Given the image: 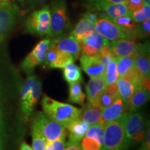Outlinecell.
Returning <instances> with one entry per match:
<instances>
[{"label":"cell","instance_id":"obj_1","mask_svg":"<svg viewBox=\"0 0 150 150\" xmlns=\"http://www.w3.org/2000/svg\"><path fill=\"white\" fill-rule=\"evenodd\" d=\"M42 93L40 80L33 72L28 75L20 91V110L24 120H28L32 115L35 105Z\"/></svg>","mask_w":150,"mask_h":150},{"label":"cell","instance_id":"obj_2","mask_svg":"<svg viewBox=\"0 0 150 150\" xmlns=\"http://www.w3.org/2000/svg\"><path fill=\"white\" fill-rule=\"evenodd\" d=\"M41 104L43 112L49 117L65 127L79 119L81 111L72 105L58 102L46 95L42 97Z\"/></svg>","mask_w":150,"mask_h":150},{"label":"cell","instance_id":"obj_3","mask_svg":"<svg viewBox=\"0 0 150 150\" xmlns=\"http://www.w3.org/2000/svg\"><path fill=\"white\" fill-rule=\"evenodd\" d=\"M125 136L129 146L138 145L143 138L149 120L142 114L136 112H127L121 117Z\"/></svg>","mask_w":150,"mask_h":150},{"label":"cell","instance_id":"obj_4","mask_svg":"<svg viewBox=\"0 0 150 150\" xmlns=\"http://www.w3.org/2000/svg\"><path fill=\"white\" fill-rule=\"evenodd\" d=\"M129 147L121 117L104 125V142L100 150H128Z\"/></svg>","mask_w":150,"mask_h":150},{"label":"cell","instance_id":"obj_5","mask_svg":"<svg viewBox=\"0 0 150 150\" xmlns=\"http://www.w3.org/2000/svg\"><path fill=\"white\" fill-rule=\"evenodd\" d=\"M31 125L40 131L47 142L54 141L67 134L65 126L54 121L44 112H35L33 116Z\"/></svg>","mask_w":150,"mask_h":150},{"label":"cell","instance_id":"obj_6","mask_svg":"<svg viewBox=\"0 0 150 150\" xmlns=\"http://www.w3.org/2000/svg\"><path fill=\"white\" fill-rule=\"evenodd\" d=\"M50 8V35L59 37L69 27L70 20L65 0H53Z\"/></svg>","mask_w":150,"mask_h":150},{"label":"cell","instance_id":"obj_7","mask_svg":"<svg viewBox=\"0 0 150 150\" xmlns=\"http://www.w3.org/2000/svg\"><path fill=\"white\" fill-rule=\"evenodd\" d=\"M26 32L45 36L50 35V8L49 6L33 12L25 21Z\"/></svg>","mask_w":150,"mask_h":150},{"label":"cell","instance_id":"obj_8","mask_svg":"<svg viewBox=\"0 0 150 150\" xmlns=\"http://www.w3.org/2000/svg\"><path fill=\"white\" fill-rule=\"evenodd\" d=\"M19 7L11 1H0V43L5 40L16 24Z\"/></svg>","mask_w":150,"mask_h":150},{"label":"cell","instance_id":"obj_9","mask_svg":"<svg viewBox=\"0 0 150 150\" xmlns=\"http://www.w3.org/2000/svg\"><path fill=\"white\" fill-rule=\"evenodd\" d=\"M51 41L52 40L49 38L40 40L32 51L26 56L21 63V68L24 72L29 74L33 72L35 67L44 63Z\"/></svg>","mask_w":150,"mask_h":150},{"label":"cell","instance_id":"obj_10","mask_svg":"<svg viewBox=\"0 0 150 150\" xmlns=\"http://www.w3.org/2000/svg\"><path fill=\"white\" fill-rule=\"evenodd\" d=\"M94 29L109 42L125 38L121 29L113 22L108 19L97 18Z\"/></svg>","mask_w":150,"mask_h":150},{"label":"cell","instance_id":"obj_11","mask_svg":"<svg viewBox=\"0 0 150 150\" xmlns=\"http://www.w3.org/2000/svg\"><path fill=\"white\" fill-rule=\"evenodd\" d=\"M108 42L109 41L93 31L80 42L82 54L88 56H98L103 46Z\"/></svg>","mask_w":150,"mask_h":150},{"label":"cell","instance_id":"obj_12","mask_svg":"<svg viewBox=\"0 0 150 150\" xmlns=\"http://www.w3.org/2000/svg\"><path fill=\"white\" fill-rule=\"evenodd\" d=\"M135 65L137 70L144 78L149 79L150 63H149V43L138 44L134 55Z\"/></svg>","mask_w":150,"mask_h":150},{"label":"cell","instance_id":"obj_13","mask_svg":"<svg viewBox=\"0 0 150 150\" xmlns=\"http://www.w3.org/2000/svg\"><path fill=\"white\" fill-rule=\"evenodd\" d=\"M80 62L81 68L91 78L104 76L105 65L99 59L98 56H88L81 54Z\"/></svg>","mask_w":150,"mask_h":150},{"label":"cell","instance_id":"obj_14","mask_svg":"<svg viewBox=\"0 0 150 150\" xmlns=\"http://www.w3.org/2000/svg\"><path fill=\"white\" fill-rule=\"evenodd\" d=\"M137 45L136 40L121 38L110 42V48L114 57L117 59L134 56Z\"/></svg>","mask_w":150,"mask_h":150},{"label":"cell","instance_id":"obj_15","mask_svg":"<svg viewBox=\"0 0 150 150\" xmlns=\"http://www.w3.org/2000/svg\"><path fill=\"white\" fill-rule=\"evenodd\" d=\"M104 76L92 77L86 86V97L88 102L93 104H98V100L101 94L106 88Z\"/></svg>","mask_w":150,"mask_h":150},{"label":"cell","instance_id":"obj_16","mask_svg":"<svg viewBox=\"0 0 150 150\" xmlns=\"http://www.w3.org/2000/svg\"><path fill=\"white\" fill-rule=\"evenodd\" d=\"M127 112V108L122 100L118 98L110 106L102 110V118L104 125L120 119Z\"/></svg>","mask_w":150,"mask_h":150},{"label":"cell","instance_id":"obj_17","mask_svg":"<svg viewBox=\"0 0 150 150\" xmlns=\"http://www.w3.org/2000/svg\"><path fill=\"white\" fill-rule=\"evenodd\" d=\"M58 50L61 52H67L73 56L75 61L78 59L81 52L80 42H78L72 35L54 39Z\"/></svg>","mask_w":150,"mask_h":150},{"label":"cell","instance_id":"obj_18","mask_svg":"<svg viewBox=\"0 0 150 150\" xmlns=\"http://www.w3.org/2000/svg\"><path fill=\"white\" fill-rule=\"evenodd\" d=\"M102 108L99 104L88 102L81 109L79 119L88 124L90 126L98 123H103L102 118Z\"/></svg>","mask_w":150,"mask_h":150},{"label":"cell","instance_id":"obj_19","mask_svg":"<svg viewBox=\"0 0 150 150\" xmlns=\"http://www.w3.org/2000/svg\"><path fill=\"white\" fill-rule=\"evenodd\" d=\"M99 16L98 18L108 19L113 20L120 17L125 16H130L131 12L128 7L125 3L110 4L105 6L102 10L99 12Z\"/></svg>","mask_w":150,"mask_h":150},{"label":"cell","instance_id":"obj_20","mask_svg":"<svg viewBox=\"0 0 150 150\" xmlns=\"http://www.w3.org/2000/svg\"><path fill=\"white\" fill-rule=\"evenodd\" d=\"M112 22L121 29L125 38L133 40H136L138 38L136 31V23L130 16L120 17L112 20Z\"/></svg>","mask_w":150,"mask_h":150},{"label":"cell","instance_id":"obj_21","mask_svg":"<svg viewBox=\"0 0 150 150\" xmlns=\"http://www.w3.org/2000/svg\"><path fill=\"white\" fill-rule=\"evenodd\" d=\"M149 90L139 88L134 91L127 105V112H136L149 99Z\"/></svg>","mask_w":150,"mask_h":150},{"label":"cell","instance_id":"obj_22","mask_svg":"<svg viewBox=\"0 0 150 150\" xmlns=\"http://www.w3.org/2000/svg\"><path fill=\"white\" fill-rule=\"evenodd\" d=\"M89 127L88 124L82 121L79 118L70 122L65 127L67 130L69 131V140L81 142L85 136Z\"/></svg>","mask_w":150,"mask_h":150},{"label":"cell","instance_id":"obj_23","mask_svg":"<svg viewBox=\"0 0 150 150\" xmlns=\"http://www.w3.org/2000/svg\"><path fill=\"white\" fill-rule=\"evenodd\" d=\"M95 22L83 16L71 32V35L81 42L91 32L95 31Z\"/></svg>","mask_w":150,"mask_h":150},{"label":"cell","instance_id":"obj_24","mask_svg":"<svg viewBox=\"0 0 150 150\" xmlns=\"http://www.w3.org/2000/svg\"><path fill=\"white\" fill-rule=\"evenodd\" d=\"M116 85L117 87L120 98L122 100L127 108V103L129 102V99L136 90V87L131 81V80L126 76L118 78L116 81Z\"/></svg>","mask_w":150,"mask_h":150},{"label":"cell","instance_id":"obj_25","mask_svg":"<svg viewBox=\"0 0 150 150\" xmlns=\"http://www.w3.org/2000/svg\"><path fill=\"white\" fill-rule=\"evenodd\" d=\"M119 94L116 83L112 85L106 86V88L101 94L98 100L99 106L103 108H105L111 105L119 98Z\"/></svg>","mask_w":150,"mask_h":150},{"label":"cell","instance_id":"obj_26","mask_svg":"<svg viewBox=\"0 0 150 150\" xmlns=\"http://www.w3.org/2000/svg\"><path fill=\"white\" fill-rule=\"evenodd\" d=\"M136 68L134 56L117 58V70L118 78L124 77Z\"/></svg>","mask_w":150,"mask_h":150},{"label":"cell","instance_id":"obj_27","mask_svg":"<svg viewBox=\"0 0 150 150\" xmlns=\"http://www.w3.org/2000/svg\"><path fill=\"white\" fill-rule=\"evenodd\" d=\"M63 76L69 83L81 81V72L80 67L74 64V62L67 64L63 67Z\"/></svg>","mask_w":150,"mask_h":150},{"label":"cell","instance_id":"obj_28","mask_svg":"<svg viewBox=\"0 0 150 150\" xmlns=\"http://www.w3.org/2000/svg\"><path fill=\"white\" fill-rule=\"evenodd\" d=\"M104 79L106 86L116 83L118 79L117 70V59L114 58L105 65Z\"/></svg>","mask_w":150,"mask_h":150},{"label":"cell","instance_id":"obj_29","mask_svg":"<svg viewBox=\"0 0 150 150\" xmlns=\"http://www.w3.org/2000/svg\"><path fill=\"white\" fill-rule=\"evenodd\" d=\"M80 82L81 81L70 83V97H69V99L72 103L83 105L86 98V95L82 91Z\"/></svg>","mask_w":150,"mask_h":150},{"label":"cell","instance_id":"obj_30","mask_svg":"<svg viewBox=\"0 0 150 150\" xmlns=\"http://www.w3.org/2000/svg\"><path fill=\"white\" fill-rule=\"evenodd\" d=\"M32 148L33 150H45L47 140L40 131L34 125H31Z\"/></svg>","mask_w":150,"mask_h":150},{"label":"cell","instance_id":"obj_31","mask_svg":"<svg viewBox=\"0 0 150 150\" xmlns=\"http://www.w3.org/2000/svg\"><path fill=\"white\" fill-rule=\"evenodd\" d=\"M124 1L125 0H88L86 6L89 9L90 11L99 12L105 6L110 4L123 3Z\"/></svg>","mask_w":150,"mask_h":150},{"label":"cell","instance_id":"obj_32","mask_svg":"<svg viewBox=\"0 0 150 150\" xmlns=\"http://www.w3.org/2000/svg\"><path fill=\"white\" fill-rule=\"evenodd\" d=\"M74 59L72 55L67 52L59 51L56 59L52 63L50 68H61L63 69L68 63H73Z\"/></svg>","mask_w":150,"mask_h":150},{"label":"cell","instance_id":"obj_33","mask_svg":"<svg viewBox=\"0 0 150 150\" xmlns=\"http://www.w3.org/2000/svg\"><path fill=\"white\" fill-rule=\"evenodd\" d=\"M130 16L136 23L145 21L150 17V5L148 4H144L142 8L131 13Z\"/></svg>","mask_w":150,"mask_h":150},{"label":"cell","instance_id":"obj_34","mask_svg":"<svg viewBox=\"0 0 150 150\" xmlns=\"http://www.w3.org/2000/svg\"><path fill=\"white\" fill-rule=\"evenodd\" d=\"M103 144L95 138L84 136L80 142L81 150H100Z\"/></svg>","mask_w":150,"mask_h":150},{"label":"cell","instance_id":"obj_35","mask_svg":"<svg viewBox=\"0 0 150 150\" xmlns=\"http://www.w3.org/2000/svg\"><path fill=\"white\" fill-rule=\"evenodd\" d=\"M99 59L102 62V63L104 65H106L107 63L114 59V56L112 54L111 50L110 48V42L107 44L104 45L101 50L100 53L98 55Z\"/></svg>","mask_w":150,"mask_h":150},{"label":"cell","instance_id":"obj_36","mask_svg":"<svg viewBox=\"0 0 150 150\" xmlns=\"http://www.w3.org/2000/svg\"><path fill=\"white\" fill-rule=\"evenodd\" d=\"M136 31L138 38H147L150 33V18H148L145 21L136 23Z\"/></svg>","mask_w":150,"mask_h":150},{"label":"cell","instance_id":"obj_37","mask_svg":"<svg viewBox=\"0 0 150 150\" xmlns=\"http://www.w3.org/2000/svg\"><path fill=\"white\" fill-rule=\"evenodd\" d=\"M65 137H66V135H64L59 139L54 140V141L47 142L45 150H65V146H66Z\"/></svg>","mask_w":150,"mask_h":150},{"label":"cell","instance_id":"obj_38","mask_svg":"<svg viewBox=\"0 0 150 150\" xmlns=\"http://www.w3.org/2000/svg\"><path fill=\"white\" fill-rule=\"evenodd\" d=\"M124 3L128 7L130 12L132 13L143 6L144 0H125Z\"/></svg>","mask_w":150,"mask_h":150},{"label":"cell","instance_id":"obj_39","mask_svg":"<svg viewBox=\"0 0 150 150\" xmlns=\"http://www.w3.org/2000/svg\"><path fill=\"white\" fill-rule=\"evenodd\" d=\"M141 142L142 147L140 150H150V128L149 121L147 122Z\"/></svg>","mask_w":150,"mask_h":150},{"label":"cell","instance_id":"obj_40","mask_svg":"<svg viewBox=\"0 0 150 150\" xmlns=\"http://www.w3.org/2000/svg\"><path fill=\"white\" fill-rule=\"evenodd\" d=\"M20 4L22 7H34L35 6L42 4L45 0H16Z\"/></svg>","mask_w":150,"mask_h":150},{"label":"cell","instance_id":"obj_41","mask_svg":"<svg viewBox=\"0 0 150 150\" xmlns=\"http://www.w3.org/2000/svg\"><path fill=\"white\" fill-rule=\"evenodd\" d=\"M65 150H81L80 147V142L70 141L66 143Z\"/></svg>","mask_w":150,"mask_h":150},{"label":"cell","instance_id":"obj_42","mask_svg":"<svg viewBox=\"0 0 150 150\" xmlns=\"http://www.w3.org/2000/svg\"><path fill=\"white\" fill-rule=\"evenodd\" d=\"M84 17H86V18H87L88 19H89L90 20H91V21H93V22H96L97 18H98V16H97V15L96 13H95L93 12V11H88V12H86L85 14H83Z\"/></svg>","mask_w":150,"mask_h":150},{"label":"cell","instance_id":"obj_43","mask_svg":"<svg viewBox=\"0 0 150 150\" xmlns=\"http://www.w3.org/2000/svg\"><path fill=\"white\" fill-rule=\"evenodd\" d=\"M20 150H33L32 147H31L29 145H28L27 142H23L21 144L20 147Z\"/></svg>","mask_w":150,"mask_h":150},{"label":"cell","instance_id":"obj_44","mask_svg":"<svg viewBox=\"0 0 150 150\" xmlns=\"http://www.w3.org/2000/svg\"><path fill=\"white\" fill-rule=\"evenodd\" d=\"M12 0H0V1H11Z\"/></svg>","mask_w":150,"mask_h":150}]
</instances>
